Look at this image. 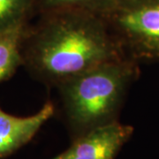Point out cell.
<instances>
[{"label":"cell","instance_id":"cell-6","mask_svg":"<svg viewBox=\"0 0 159 159\" xmlns=\"http://www.w3.org/2000/svg\"><path fill=\"white\" fill-rule=\"evenodd\" d=\"M26 22L0 29V82L10 79L23 66L21 49Z\"/></svg>","mask_w":159,"mask_h":159},{"label":"cell","instance_id":"cell-2","mask_svg":"<svg viewBox=\"0 0 159 159\" xmlns=\"http://www.w3.org/2000/svg\"><path fill=\"white\" fill-rule=\"evenodd\" d=\"M138 74L136 60L125 56L102 63L57 86L74 139L118 121L125 94Z\"/></svg>","mask_w":159,"mask_h":159},{"label":"cell","instance_id":"cell-4","mask_svg":"<svg viewBox=\"0 0 159 159\" xmlns=\"http://www.w3.org/2000/svg\"><path fill=\"white\" fill-rule=\"evenodd\" d=\"M133 133V126L116 121L75 138L66 150L51 159H115Z\"/></svg>","mask_w":159,"mask_h":159},{"label":"cell","instance_id":"cell-1","mask_svg":"<svg viewBox=\"0 0 159 159\" xmlns=\"http://www.w3.org/2000/svg\"><path fill=\"white\" fill-rule=\"evenodd\" d=\"M22 42L23 66L46 84L66 80L102 63L127 56L106 20L75 9L44 11Z\"/></svg>","mask_w":159,"mask_h":159},{"label":"cell","instance_id":"cell-5","mask_svg":"<svg viewBox=\"0 0 159 159\" xmlns=\"http://www.w3.org/2000/svg\"><path fill=\"white\" fill-rule=\"evenodd\" d=\"M54 112L55 107L51 102H45L39 111L28 117L11 115L0 107V159L30 142Z\"/></svg>","mask_w":159,"mask_h":159},{"label":"cell","instance_id":"cell-8","mask_svg":"<svg viewBox=\"0 0 159 159\" xmlns=\"http://www.w3.org/2000/svg\"><path fill=\"white\" fill-rule=\"evenodd\" d=\"M34 0H0V29L26 22Z\"/></svg>","mask_w":159,"mask_h":159},{"label":"cell","instance_id":"cell-7","mask_svg":"<svg viewBox=\"0 0 159 159\" xmlns=\"http://www.w3.org/2000/svg\"><path fill=\"white\" fill-rule=\"evenodd\" d=\"M120 0H41L44 11L75 9L92 12L105 17L113 10Z\"/></svg>","mask_w":159,"mask_h":159},{"label":"cell","instance_id":"cell-3","mask_svg":"<svg viewBox=\"0 0 159 159\" xmlns=\"http://www.w3.org/2000/svg\"><path fill=\"white\" fill-rule=\"evenodd\" d=\"M104 19L128 57L159 60V0H120Z\"/></svg>","mask_w":159,"mask_h":159}]
</instances>
